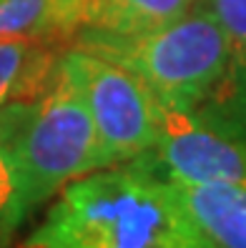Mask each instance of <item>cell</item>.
<instances>
[{"label":"cell","instance_id":"obj_10","mask_svg":"<svg viewBox=\"0 0 246 248\" xmlns=\"http://www.w3.org/2000/svg\"><path fill=\"white\" fill-rule=\"evenodd\" d=\"M196 221L221 248H246V188L204 183L179 186Z\"/></svg>","mask_w":246,"mask_h":248},{"label":"cell","instance_id":"obj_4","mask_svg":"<svg viewBox=\"0 0 246 248\" xmlns=\"http://www.w3.org/2000/svg\"><path fill=\"white\" fill-rule=\"evenodd\" d=\"M63 63L93 115L103 168L148 153L161 128V103L148 85L123 65L78 48H68Z\"/></svg>","mask_w":246,"mask_h":248},{"label":"cell","instance_id":"obj_1","mask_svg":"<svg viewBox=\"0 0 246 248\" xmlns=\"http://www.w3.org/2000/svg\"><path fill=\"white\" fill-rule=\"evenodd\" d=\"M18 248H221L181 191L136 160L70 181Z\"/></svg>","mask_w":246,"mask_h":248},{"label":"cell","instance_id":"obj_11","mask_svg":"<svg viewBox=\"0 0 246 248\" xmlns=\"http://www.w3.org/2000/svg\"><path fill=\"white\" fill-rule=\"evenodd\" d=\"M194 8L196 0H100L98 20L88 31L111 35H146L181 20Z\"/></svg>","mask_w":246,"mask_h":248},{"label":"cell","instance_id":"obj_3","mask_svg":"<svg viewBox=\"0 0 246 248\" xmlns=\"http://www.w3.org/2000/svg\"><path fill=\"white\" fill-rule=\"evenodd\" d=\"M20 160L33 211L53 201L70 181L103 168L93 115L63 58L53 85L31 103Z\"/></svg>","mask_w":246,"mask_h":248},{"label":"cell","instance_id":"obj_9","mask_svg":"<svg viewBox=\"0 0 246 248\" xmlns=\"http://www.w3.org/2000/svg\"><path fill=\"white\" fill-rule=\"evenodd\" d=\"M63 53L46 43L0 40V108L38 100L53 85Z\"/></svg>","mask_w":246,"mask_h":248},{"label":"cell","instance_id":"obj_2","mask_svg":"<svg viewBox=\"0 0 246 248\" xmlns=\"http://www.w3.org/2000/svg\"><path fill=\"white\" fill-rule=\"evenodd\" d=\"M73 48L131 70L158 103L196 115L219 93L229 76V40L206 5L146 35H111L85 31Z\"/></svg>","mask_w":246,"mask_h":248},{"label":"cell","instance_id":"obj_6","mask_svg":"<svg viewBox=\"0 0 246 248\" xmlns=\"http://www.w3.org/2000/svg\"><path fill=\"white\" fill-rule=\"evenodd\" d=\"M98 10L100 0H0V40L68 50L83 31L96 25Z\"/></svg>","mask_w":246,"mask_h":248},{"label":"cell","instance_id":"obj_8","mask_svg":"<svg viewBox=\"0 0 246 248\" xmlns=\"http://www.w3.org/2000/svg\"><path fill=\"white\" fill-rule=\"evenodd\" d=\"M28 113L31 103L0 108V248H10L23 223L35 213L20 160V136Z\"/></svg>","mask_w":246,"mask_h":248},{"label":"cell","instance_id":"obj_5","mask_svg":"<svg viewBox=\"0 0 246 248\" xmlns=\"http://www.w3.org/2000/svg\"><path fill=\"white\" fill-rule=\"evenodd\" d=\"M136 163L179 186L221 183L246 188V140L221 136L164 103L158 138Z\"/></svg>","mask_w":246,"mask_h":248},{"label":"cell","instance_id":"obj_7","mask_svg":"<svg viewBox=\"0 0 246 248\" xmlns=\"http://www.w3.org/2000/svg\"><path fill=\"white\" fill-rule=\"evenodd\" d=\"M229 40V76L196 118L229 138L246 140V0H204ZM189 115V113H186Z\"/></svg>","mask_w":246,"mask_h":248}]
</instances>
